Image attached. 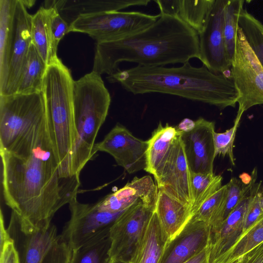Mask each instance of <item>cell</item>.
<instances>
[{"mask_svg":"<svg viewBox=\"0 0 263 263\" xmlns=\"http://www.w3.org/2000/svg\"><path fill=\"white\" fill-rule=\"evenodd\" d=\"M0 263H20L18 251L11 238L0 247Z\"/></svg>","mask_w":263,"mask_h":263,"instance_id":"74e56055","label":"cell"},{"mask_svg":"<svg viewBox=\"0 0 263 263\" xmlns=\"http://www.w3.org/2000/svg\"><path fill=\"white\" fill-rule=\"evenodd\" d=\"M47 67L32 43L15 93L29 94L42 91Z\"/></svg>","mask_w":263,"mask_h":263,"instance_id":"484cf974","label":"cell"},{"mask_svg":"<svg viewBox=\"0 0 263 263\" xmlns=\"http://www.w3.org/2000/svg\"><path fill=\"white\" fill-rule=\"evenodd\" d=\"M230 74L239 95L236 118L241 119L245 111L263 104V67L238 26Z\"/></svg>","mask_w":263,"mask_h":263,"instance_id":"ba28073f","label":"cell"},{"mask_svg":"<svg viewBox=\"0 0 263 263\" xmlns=\"http://www.w3.org/2000/svg\"><path fill=\"white\" fill-rule=\"evenodd\" d=\"M195 126V121L189 118H185L179 123L176 128L179 131L187 133L193 130Z\"/></svg>","mask_w":263,"mask_h":263,"instance_id":"b9f144b4","label":"cell"},{"mask_svg":"<svg viewBox=\"0 0 263 263\" xmlns=\"http://www.w3.org/2000/svg\"><path fill=\"white\" fill-rule=\"evenodd\" d=\"M74 81L69 69L57 57L52 60L44 78L42 92L49 116L58 154L61 176L71 175V159L77 133L74 120Z\"/></svg>","mask_w":263,"mask_h":263,"instance_id":"5b68a950","label":"cell"},{"mask_svg":"<svg viewBox=\"0 0 263 263\" xmlns=\"http://www.w3.org/2000/svg\"><path fill=\"white\" fill-rule=\"evenodd\" d=\"M4 218L2 211L0 213V247L5 241L11 239V237L8 232L7 229L5 227Z\"/></svg>","mask_w":263,"mask_h":263,"instance_id":"60d3db41","label":"cell"},{"mask_svg":"<svg viewBox=\"0 0 263 263\" xmlns=\"http://www.w3.org/2000/svg\"><path fill=\"white\" fill-rule=\"evenodd\" d=\"M180 236L162 263H184L208 246L212 239L210 226L195 221H191Z\"/></svg>","mask_w":263,"mask_h":263,"instance_id":"603a6c76","label":"cell"},{"mask_svg":"<svg viewBox=\"0 0 263 263\" xmlns=\"http://www.w3.org/2000/svg\"><path fill=\"white\" fill-rule=\"evenodd\" d=\"M44 7L47 16L52 56L55 59L58 57L57 52L59 43L63 37L69 32V26L54 7Z\"/></svg>","mask_w":263,"mask_h":263,"instance_id":"836d02e7","label":"cell"},{"mask_svg":"<svg viewBox=\"0 0 263 263\" xmlns=\"http://www.w3.org/2000/svg\"><path fill=\"white\" fill-rule=\"evenodd\" d=\"M227 193L226 184L222 185L198 208L191 220L203 222L209 225L212 236L219 230L223 223Z\"/></svg>","mask_w":263,"mask_h":263,"instance_id":"4316f807","label":"cell"},{"mask_svg":"<svg viewBox=\"0 0 263 263\" xmlns=\"http://www.w3.org/2000/svg\"><path fill=\"white\" fill-rule=\"evenodd\" d=\"M234 263H239V259Z\"/></svg>","mask_w":263,"mask_h":263,"instance_id":"bcb514c9","label":"cell"},{"mask_svg":"<svg viewBox=\"0 0 263 263\" xmlns=\"http://www.w3.org/2000/svg\"><path fill=\"white\" fill-rule=\"evenodd\" d=\"M134 95L157 92L177 96L214 105L220 109L235 107L239 98L231 78L215 74L203 65L192 66L189 62L179 67H136L119 69L108 76Z\"/></svg>","mask_w":263,"mask_h":263,"instance_id":"3957f363","label":"cell"},{"mask_svg":"<svg viewBox=\"0 0 263 263\" xmlns=\"http://www.w3.org/2000/svg\"><path fill=\"white\" fill-rule=\"evenodd\" d=\"M181 134L180 132L161 175L156 181L159 190L192 208L193 198L191 182V172Z\"/></svg>","mask_w":263,"mask_h":263,"instance_id":"4fadbf2b","label":"cell"},{"mask_svg":"<svg viewBox=\"0 0 263 263\" xmlns=\"http://www.w3.org/2000/svg\"><path fill=\"white\" fill-rule=\"evenodd\" d=\"M260 205L261 209L262 211L263 212V188L260 191Z\"/></svg>","mask_w":263,"mask_h":263,"instance_id":"f6af8a7d","label":"cell"},{"mask_svg":"<svg viewBox=\"0 0 263 263\" xmlns=\"http://www.w3.org/2000/svg\"><path fill=\"white\" fill-rule=\"evenodd\" d=\"M155 208L136 203L124 211L110 227V257L129 259L145 221Z\"/></svg>","mask_w":263,"mask_h":263,"instance_id":"5bb4252c","label":"cell"},{"mask_svg":"<svg viewBox=\"0 0 263 263\" xmlns=\"http://www.w3.org/2000/svg\"><path fill=\"white\" fill-rule=\"evenodd\" d=\"M151 0H49L44 7H54L70 26L79 16L118 11L131 6H146Z\"/></svg>","mask_w":263,"mask_h":263,"instance_id":"ffe728a7","label":"cell"},{"mask_svg":"<svg viewBox=\"0 0 263 263\" xmlns=\"http://www.w3.org/2000/svg\"><path fill=\"white\" fill-rule=\"evenodd\" d=\"M215 123L199 117L193 130L181 132L185 154L190 171L195 173H213Z\"/></svg>","mask_w":263,"mask_h":263,"instance_id":"9a60e30c","label":"cell"},{"mask_svg":"<svg viewBox=\"0 0 263 263\" xmlns=\"http://www.w3.org/2000/svg\"><path fill=\"white\" fill-rule=\"evenodd\" d=\"M180 132L176 127L161 122L147 141V167L145 171L153 175L157 180L161 175L168 158L174 143Z\"/></svg>","mask_w":263,"mask_h":263,"instance_id":"cb8c5ba5","label":"cell"},{"mask_svg":"<svg viewBox=\"0 0 263 263\" xmlns=\"http://www.w3.org/2000/svg\"><path fill=\"white\" fill-rule=\"evenodd\" d=\"M263 241V214L223 255L213 263H234Z\"/></svg>","mask_w":263,"mask_h":263,"instance_id":"83f0119b","label":"cell"},{"mask_svg":"<svg viewBox=\"0 0 263 263\" xmlns=\"http://www.w3.org/2000/svg\"><path fill=\"white\" fill-rule=\"evenodd\" d=\"M147 141L135 137L126 128L117 124L100 142L96 143L94 149L111 155L118 165L129 174L147 167Z\"/></svg>","mask_w":263,"mask_h":263,"instance_id":"7c38bea8","label":"cell"},{"mask_svg":"<svg viewBox=\"0 0 263 263\" xmlns=\"http://www.w3.org/2000/svg\"><path fill=\"white\" fill-rule=\"evenodd\" d=\"M23 3L24 4V5L27 7H31L34 3L35 2V1H25L22 0Z\"/></svg>","mask_w":263,"mask_h":263,"instance_id":"ee69618b","label":"cell"},{"mask_svg":"<svg viewBox=\"0 0 263 263\" xmlns=\"http://www.w3.org/2000/svg\"><path fill=\"white\" fill-rule=\"evenodd\" d=\"M238 26L263 67V24L242 8L239 12Z\"/></svg>","mask_w":263,"mask_h":263,"instance_id":"4dcf8cb0","label":"cell"},{"mask_svg":"<svg viewBox=\"0 0 263 263\" xmlns=\"http://www.w3.org/2000/svg\"><path fill=\"white\" fill-rule=\"evenodd\" d=\"M5 202L26 223L51 222L58 211L77 197L80 176L63 178L49 116L13 152L0 150Z\"/></svg>","mask_w":263,"mask_h":263,"instance_id":"6da1fadb","label":"cell"},{"mask_svg":"<svg viewBox=\"0 0 263 263\" xmlns=\"http://www.w3.org/2000/svg\"><path fill=\"white\" fill-rule=\"evenodd\" d=\"M260 188L261 186L257 189L246 210L243 219L242 235L254 224L263 214L259 201Z\"/></svg>","mask_w":263,"mask_h":263,"instance_id":"8d00e7d4","label":"cell"},{"mask_svg":"<svg viewBox=\"0 0 263 263\" xmlns=\"http://www.w3.org/2000/svg\"><path fill=\"white\" fill-rule=\"evenodd\" d=\"M228 0H215L202 31L198 34L199 60L215 74H226L231 63L226 50L224 17Z\"/></svg>","mask_w":263,"mask_h":263,"instance_id":"8fae6325","label":"cell"},{"mask_svg":"<svg viewBox=\"0 0 263 263\" xmlns=\"http://www.w3.org/2000/svg\"><path fill=\"white\" fill-rule=\"evenodd\" d=\"M7 230L20 263H70L72 250L51 222L34 227L12 211Z\"/></svg>","mask_w":263,"mask_h":263,"instance_id":"8992f818","label":"cell"},{"mask_svg":"<svg viewBox=\"0 0 263 263\" xmlns=\"http://www.w3.org/2000/svg\"><path fill=\"white\" fill-rule=\"evenodd\" d=\"M17 0H0V95L6 87L14 37Z\"/></svg>","mask_w":263,"mask_h":263,"instance_id":"d4e9b609","label":"cell"},{"mask_svg":"<svg viewBox=\"0 0 263 263\" xmlns=\"http://www.w3.org/2000/svg\"><path fill=\"white\" fill-rule=\"evenodd\" d=\"M171 245L161 231L155 210L144 223L129 263H162Z\"/></svg>","mask_w":263,"mask_h":263,"instance_id":"d6986e66","label":"cell"},{"mask_svg":"<svg viewBox=\"0 0 263 263\" xmlns=\"http://www.w3.org/2000/svg\"><path fill=\"white\" fill-rule=\"evenodd\" d=\"M244 2L243 0L228 1L225 9L224 36L227 55L231 63L235 52L239 14Z\"/></svg>","mask_w":263,"mask_h":263,"instance_id":"d6a6232c","label":"cell"},{"mask_svg":"<svg viewBox=\"0 0 263 263\" xmlns=\"http://www.w3.org/2000/svg\"><path fill=\"white\" fill-rule=\"evenodd\" d=\"M31 33L32 44L43 60L49 65L55 59L52 56L47 16L44 6L40 7L32 15Z\"/></svg>","mask_w":263,"mask_h":263,"instance_id":"f1b7e54d","label":"cell"},{"mask_svg":"<svg viewBox=\"0 0 263 263\" xmlns=\"http://www.w3.org/2000/svg\"><path fill=\"white\" fill-rule=\"evenodd\" d=\"M240 119L236 118L233 126L223 133H216L213 134L215 148V156H228L231 163L235 165V159L233 153L234 143L237 129Z\"/></svg>","mask_w":263,"mask_h":263,"instance_id":"e575fe53","label":"cell"},{"mask_svg":"<svg viewBox=\"0 0 263 263\" xmlns=\"http://www.w3.org/2000/svg\"><path fill=\"white\" fill-rule=\"evenodd\" d=\"M257 171L255 167L246 192L239 202L223 222L219 230L212 236L210 261L213 263L227 252L242 233L243 222L247 208L261 182H257Z\"/></svg>","mask_w":263,"mask_h":263,"instance_id":"e0dca14e","label":"cell"},{"mask_svg":"<svg viewBox=\"0 0 263 263\" xmlns=\"http://www.w3.org/2000/svg\"><path fill=\"white\" fill-rule=\"evenodd\" d=\"M161 14L176 17L198 34L204 28L215 0H155Z\"/></svg>","mask_w":263,"mask_h":263,"instance_id":"7402d4cb","label":"cell"},{"mask_svg":"<svg viewBox=\"0 0 263 263\" xmlns=\"http://www.w3.org/2000/svg\"><path fill=\"white\" fill-rule=\"evenodd\" d=\"M222 177L213 173H195L191 172V182L193 203V213L208 199L222 186Z\"/></svg>","mask_w":263,"mask_h":263,"instance_id":"f546056e","label":"cell"},{"mask_svg":"<svg viewBox=\"0 0 263 263\" xmlns=\"http://www.w3.org/2000/svg\"><path fill=\"white\" fill-rule=\"evenodd\" d=\"M160 14L139 11H110L79 16L69 26V32L86 33L97 43L117 40L154 23Z\"/></svg>","mask_w":263,"mask_h":263,"instance_id":"9c48e42d","label":"cell"},{"mask_svg":"<svg viewBox=\"0 0 263 263\" xmlns=\"http://www.w3.org/2000/svg\"><path fill=\"white\" fill-rule=\"evenodd\" d=\"M68 204L70 218L61 234L72 251L108 237L110 227L124 212L103 211L98 208L96 202L81 203L77 197Z\"/></svg>","mask_w":263,"mask_h":263,"instance_id":"30bf717a","label":"cell"},{"mask_svg":"<svg viewBox=\"0 0 263 263\" xmlns=\"http://www.w3.org/2000/svg\"><path fill=\"white\" fill-rule=\"evenodd\" d=\"M159 189L150 176L135 177L120 189L104 197L96 202L102 211L118 213L133 205L142 203L156 207Z\"/></svg>","mask_w":263,"mask_h":263,"instance_id":"ac0fdd59","label":"cell"},{"mask_svg":"<svg viewBox=\"0 0 263 263\" xmlns=\"http://www.w3.org/2000/svg\"><path fill=\"white\" fill-rule=\"evenodd\" d=\"M109 237L72 251L70 263H108Z\"/></svg>","mask_w":263,"mask_h":263,"instance_id":"1f68e13d","label":"cell"},{"mask_svg":"<svg viewBox=\"0 0 263 263\" xmlns=\"http://www.w3.org/2000/svg\"><path fill=\"white\" fill-rule=\"evenodd\" d=\"M155 211L161 231L171 244L182 234L193 216L190 206L160 190Z\"/></svg>","mask_w":263,"mask_h":263,"instance_id":"44dd1931","label":"cell"},{"mask_svg":"<svg viewBox=\"0 0 263 263\" xmlns=\"http://www.w3.org/2000/svg\"><path fill=\"white\" fill-rule=\"evenodd\" d=\"M110 103V93L100 74L92 71L74 81L73 103L77 139L71 159L72 176H80L96 155V139L107 117Z\"/></svg>","mask_w":263,"mask_h":263,"instance_id":"277c9868","label":"cell"},{"mask_svg":"<svg viewBox=\"0 0 263 263\" xmlns=\"http://www.w3.org/2000/svg\"><path fill=\"white\" fill-rule=\"evenodd\" d=\"M239 263H263V241L240 257Z\"/></svg>","mask_w":263,"mask_h":263,"instance_id":"f35d334b","label":"cell"},{"mask_svg":"<svg viewBox=\"0 0 263 263\" xmlns=\"http://www.w3.org/2000/svg\"><path fill=\"white\" fill-rule=\"evenodd\" d=\"M45 114L42 91L0 96V150L10 151L26 139Z\"/></svg>","mask_w":263,"mask_h":263,"instance_id":"52a82bcc","label":"cell"},{"mask_svg":"<svg viewBox=\"0 0 263 263\" xmlns=\"http://www.w3.org/2000/svg\"><path fill=\"white\" fill-rule=\"evenodd\" d=\"M32 15L22 0H17L14 16V37L5 88L0 96L15 93L18 83L32 43Z\"/></svg>","mask_w":263,"mask_h":263,"instance_id":"2e32d148","label":"cell"},{"mask_svg":"<svg viewBox=\"0 0 263 263\" xmlns=\"http://www.w3.org/2000/svg\"><path fill=\"white\" fill-rule=\"evenodd\" d=\"M108 263H129V259L123 257H110Z\"/></svg>","mask_w":263,"mask_h":263,"instance_id":"7bdbcfd3","label":"cell"},{"mask_svg":"<svg viewBox=\"0 0 263 263\" xmlns=\"http://www.w3.org/2000/svg\"><path fill=\"white\" fill-rule=\"evenodd\" d=\"M227 193L224 206L223 222L236 206L246 192L248 184H245L236 178H232L227 184Z\"/></svg>","mask_w":263,"mask_h":263,"instance_id":"d590c367","label":"cell"},{"mask_svg":"<svg viewBox=\"0 0 263 263\" xmlns=\"http://www.w3.org/2000/svg\"><path fill=\"white\" fill-rule=\"evenodd\" d=\"M210 245L184 263H210Z\"/></svg>","mask_w":263,"mask_h":263,"instance_id":"ab89813d","label":"cell"},{"mask_svg":"<svg viewBox=\"0 0 263 263\" xmlns=\"http://www.w3.org/2000/svg\"><path fill=\"white\" fill-rule=\"evenodd\" d=\"M159 14L145 29L117 40L97 43L92 71L110 76L123 62L159 67L199 60L197 32L176 17Z\"/></svg>","mask_w":263,"mask_h":263,"instance_id":"7a4b0ae2","label":"cell"}]
</instances>
